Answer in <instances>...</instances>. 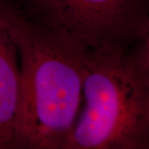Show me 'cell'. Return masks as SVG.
Wrapping results in <instances>:
<instances>
[{
  "mask_svg": "<svg viewBox=\"0 0 149 149\" xmlns=\"http://www.w3.org/2000/svg\"><path fill=\"white\" fill-rule=\"evenodd\" d=\"M12 22L19 60L14 149H65L83 100L87 50L27 21L14 3Z\"/></svg>",
  "mask_w": 149,
  "mask_h": 149,
  "instance_id": "cell-1",
  "label": "cell"
},
{
  "mask_svg": "<svg viewBox=\"0 0 149 149\" xmlns=\"http://www.w3.org/2000/svg\"><path fill=\"white\" fill-rule=\"evenodd\" d=\"M82 95L65 149H148L149 37L87 50Z\"/></svg>",
  "mask_w": 149,
  "mask_h": 149,
  "instance_id": "cell-2",
  "label": "cell"
},
{
  "mask_svg": "<svg viewBox=\"0 0 149 149\" xmlns=\"http://www.w3.org/2000/svg\"><path fill=\"white\" fill-rule=\"evenodd\" d=\"M27 21L86 50L149 37V0H12Z\"/></svg>",
  "mask_w": 149,
  "mask_h": 149,
  "instance_id": "cell-3",
  "label": "cell"
},
{
  "mask_svg": "<svg viewBox=\"0 0 149 149\" xmlns=\"http://www.w3.org/2000/svg\"><path fill=\"white\" fill-rule=\"evenodd\" d=\"M12 0H0V149H14L19 95V60Z\"/></svg>",
  "mask_w": 149,
  "mask_h": 149,
  "instance_id": "cell-4",
  "label": "cell"
}]
</instances>
